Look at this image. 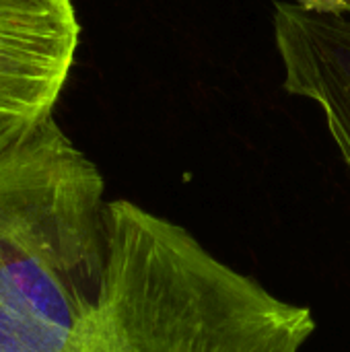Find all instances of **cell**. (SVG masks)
Instances as JSON below:
<instances>
[{
	"label": "cell",
	"instance_id": "obj_1",
	"mask_svg": "<svg viewBox=\"0 0 350 352\" xmlns=\"http://www.w3.org/2000/svg\"><path fill=\"white\" fill-rule=\"evenodd\" d=\"M314 332L309 307L276 297L186 227L109 200L103 287L78 352H301Z\"/></svg>",
	"mask_w": 350,
	"mask_h": 352
},
{
	"label": "cell",
	"instance_id": "obj_2",
	"mask_svg": "<svg viewBox=\"0 0 350 352\" xmlns=\"http://www.w3.org/2000/svg\"><path fill=\"white\" fill-rule=\"evenodd\" d=\"M97 165L47 120L0 159V352H78L109 254Z\"/></svg>",
	"mask_w": 350,
	"mask_h": 352
},
{
	"label": "cell",
	"instance_id": "obj_3",
	"mask_svg": "<svg viewBox=\"0 0 350 352\" xmlns=\"http://www.w3.org/2000/svg\"><path fill=\"white\" fill-rule=\"evenodd\" d=\"M78 39L72 0H0V159L54 118Z\"/></svg>",
	"mask_w": 350,
	"mask_h": 352
},
{
	"label": "cell",
	"instance_id": "obj_4",
	"mask_svg": "<svg viewBox=\"0 0 350 352\" xmlns=\"http://www.w3.org/2000/svg\"><path fill=\"white\" fill-rule=\"evenodd\" d=\"M274 39L285 89L322 107L350 171V21L324 8L276 2Z\"/></svg>",
	"mask_w": 350,
	"mask_h": 352
}]
</instances>
